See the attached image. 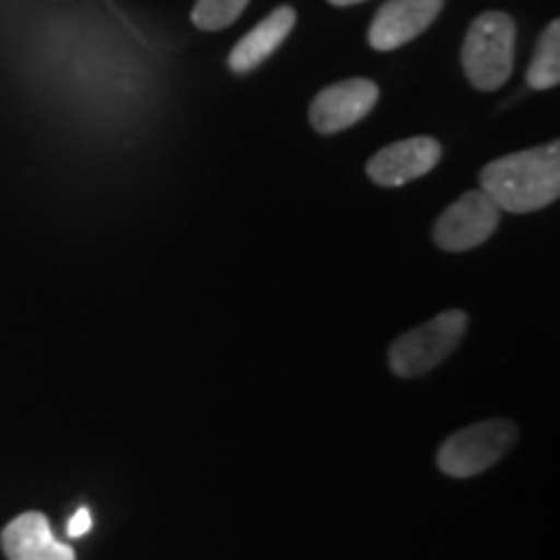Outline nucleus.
I'll return each instance as SVG.
<instances>
[{
	"mask_svg": "<svg viewBox=\"0 0 560 560\" xmlns=\"http://www.w3.org/2000/svg\"><path fill=\"white\" fill-rule=\"evenodd\" d=\"M480 185L482 192L509 213H535L548 208L560 195L558 140L490 161L480 172Z\"/></svg>",
	"mask_w": 560,
	"mask_h": 560,
	"instance_id": "1",
	"label": "nucleus"
},
{
	"mask_svg": "<svg viewBox=\"0 0 560 560\" xmlns=\"http://www.w3.org/2000/svg\"><path fill=\"white\" fill-rule=\"evenodd\" d=\"M516 26L506 13L488 11L472 21L462 45V68L478 91H495L514 70Z\"/></svg>",
	"mask_w": 560,
	"mask_h": 560,
	"instance_id": "2",
	"label": "nucleus"
},
{
	"mask_svg": "<svg viewBox=\"0 0 560 560\" xmlns=\"http://www.w3.org/2000/svg\"><path fill=\"white\" fill-rule=\"evenodd\" d=\"M467 332V314L441 312L439 317L405 332L389 346V369L402 380H416L454 353Z\"/></svg>",
	"mask_w": 560,
	"mask_h": 560,
	"instance_id": "3",
	"label": "nucleus"
},
{
	"mask_svg": "<svg viewBox=\"0 0 560 560\" xmlns=\"http://www.w3.org/2000/svg\"><path fill=\"white\" fill-rule=\"evenodd\" d=\"M516 425L511 420H480L454 433L441 444L439 470L452 478H472L490 470L516 444Z\"/></svg>",
	"mask_w": 560,
	"mask_h": 560,
	"instance_id": "4",
	"label": "nucleus"
},
{
	"mask_svg": "<svg viewBox=\"0 0 560 560\" xmlns=\"http://www.w3.org/2000/svg\"><path fill=\"white\" fill-rule=\"evenodd\" d=\"M501 208L482 190L465 192L439 215L433 242L444 252H467L480 247L499 229Z\"/></svg>",
	"mask_w": 560,
	"mask_h": 560,
	"instance_id": "5",
	"label": "nucleus"
},
{
	"mask_svg": "<svg viewBox=\"0 0 560 560\" xmlns=\"http://www.w3.org/2000/svg\"><path fill=\"white\" fill-rule=\"evenodd\" d=\"M380 102V86L369 79H350L332 83L314 96L310 107L312 128L322 136L353 128Z\"/></svg>",
	"mask_w": 560,
	"mask_h": 560,
	"instance_id": "6",
	"label": "nucleus"
},
{
	"mask_svg": "<svg viewBox=\"0 0 560 560\" xmlns=\"http://www.w3.org/2000/svg\"><path fill=\"white\" fill-rule=\"evenodd\" d=\"M444 0H387L369 26V45L387 52L408 45L436 21Z\"/></svg>",
	"mask_w": 560,
	"mask_h": 560,
	"instance_id": "7",
	"label": "nucleus"
},
{
	"mask_svg": "<svg viewBox=\"0 0 560 560\" xmlns=\"http://www.w3.org/2000/svg\"><path fill=\"white\" fill-rule=\"evenodd\" d=\"M439 159L441 143L436 138H408L374 153L366 164V174L371 182L382 187H400L429 174L439 164Z\"/></svg>",
	"mask_w": 560,
	"mask_h": 560,
	"instance_id": "8",
	"label": "nucleus"
},
{
	"mask_svg": "<svg viewBox=\"0 0 560 560\" xmlns=\"http://www.w3.org/2000/svg\"><path fill=\"white\" fill-rule=\"evenodd\" d=\"M0 548L9 560H75L73 548L55 540L50 522L39 511H26L5 524Z\"/></svg>",
	"mask_w": 560,
	"mask_h": 560,
	"instance_id": "9",
	"label": "nucleus"
},
{
	"mask_svg": "<svg viewBox=\"0 0 560 560\" xmlns=\"http://www.w3.org/2000/svg\"><path fill=\"white\" fill-rule=\"evenodd\" d=\"M293 24H296V11L289 9V5L276 9L270 16H265L255 30L236 42V47L229 55L231 70L234 73H249V70H255L283 45L293 30Z\"/></svg>",
	"mask_w": 560,
	"mask_h": 560,
	"instance_id": "10",
	"label": "nucleus"
},
{
	"mask_svg": "<svg viewBox=\"0 0 560 560\" xmlns=\"http://www.w3.org/2000/svg\"><path fill=\"white\" fill-rule=\"evenodd\" d=\"M560 81V24L550 21L548 30L542 32L540 42H537L535 58L527 70V83L532 89L545 91L558 86Z\"/></svg>",
	"mask_w": 560,
	"mask_h": 560,
	"instance_id": "11",
	"label": "nucleus"
},
{
	"mask_svg": "<svg viewBox=\"0 0 560 560\" xmlns=\"http://www.w3.org/2000/svg\"><path fill=\"white\" fill-rule=\"evenodd\" d=\"M249 0H198L192 9V24L202 32H219L234 24Z\"/></svg>",
	"mask_w": 560,
	"mask_h": 560,
	"instance_id": "12",
	"label": "nucleus"
},
{
	"mask_svg": "<svg viewBox=\"0 0 560 560\" xmlns=\"http://www.w3.org/2000/svg\"><path fill=\"white\" fill-rule=\"evenodd\" d=\"M91 524H94V520H91V511L79 509L73 514V520L68 522V535L70 537H83L91 529Z\"/></svg>",
	"mask_w": 560,
	"mask_h": 560,
	"instance_id": "13",
	"label": "nucleus"
},
{
	"mask_svg": "<svg viewBox=\"0 0 560 560\" xmlns=\"http://www.w3.org/2000/svg\"><path fill=\"white\" fill-rule=\"evenodd\" d=\"M332 5H355V3H363V0H330Z\"/></svg>",
	"mask_w": 560,
	"mask_h": 560,
	"instance_id": "14",
	"label": "nucleus"
}]
</instances>
